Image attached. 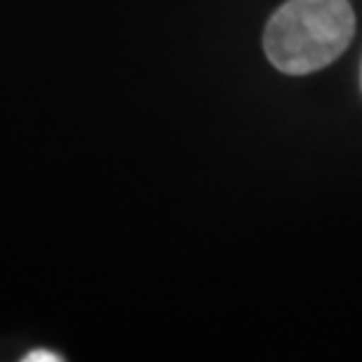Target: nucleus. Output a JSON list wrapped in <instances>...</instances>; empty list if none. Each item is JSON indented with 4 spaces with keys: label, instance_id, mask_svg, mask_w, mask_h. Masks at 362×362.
<instances>
[{
    "label": "nucleus",
    "instance_id": "nucleus-1",
    "mask_svg": "<svg viewBox=\"0 0 362 362\" xmlns=\"http://www.w3.org/2000/svg\"><path fill=\"white\" fill-rule=\"evenodd\" d=\"M356 35L349 0H287L266 24L264 49L287 76L315 74L334 64Z\"/></svg>",
    "mask_w": 362,
    "mask_h": 362
},
{
    "label": "nucleus",
    "instance_id": "nucleus-2",
    "mask_svg": "<svg viewBox=\"0 0 362 362\" xmlns=\"http://www.w3.org/2000/svg\"><path fill=\"white\" fill-rule=\"evenodd\" d=\"M360 88H362V64H360Z\"/></svg>",
    "mask_w": 362,
    "mask_h": 362
}]
</instances>
